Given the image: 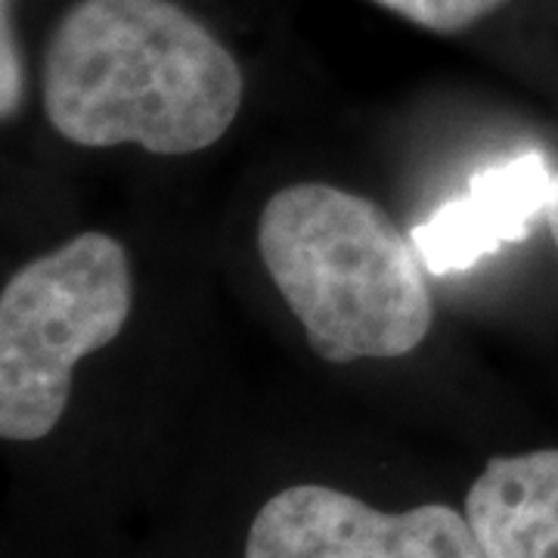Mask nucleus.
Here are the masks:
<instances>
[{
    "label": "nucleus",
    "instance_id": "f257e3e1",
    "mask_svg": "<svg viewBox=\"0 0 558 558\" xmlns=\"http://www.w3.org/2000/svg\"><path fill=\"white\" fill-rule=\"evenodd\" d=\"M40 100L75 146L190 156L233 128L242 69L174 0H78L50 35Z\"/></svg>",
    "mask_w": 558,
    "mask_h": 558
},
{
    "label": "nucleus",
    "instance_id": "f03ea898",
    "mask_svg": "<svg viewBox=\"0 0 558 558\" xmlns=\"http://www.w3.org/2000/svg\"><path fill=\"white\" fill-rule=\"evenodd\" d=\"M260 264L326 363L413 354L435 323L425 264L376 202L292 183L258 218Z\"/></svg>",
    "mask_w": 558,
    "mask_h": 558
},
{
    "label": "nucleus",
    "instance_id": "7ed1b4c3",
    "mask_svg": "<svg viewBox=\"0 0 558 558\" xmlns=\"http://www.w3.org/2000/svg\"><path fill=\"white\" fill-rule=\"evenodd\" d=\"M134 307L119 240L84 230L7 279L0 295V435L47 438L69 407L78 360L119 339Z\"/></svg>",
    "mask_w": 558,
    "mask_h": 558
},
{
    "label": "nucleus",
    "instance_id": "20e7f679",
    "mask_svg": "<svg viewBox=\"0 0 558 558\" xmlns=\"http://www.w3.org/2000/svg\"><path fill=\"white\" fill-rule=\"evenodd\" d=\"M245 558H484L475 531L453 506L425 502L381 512L323 484L270 497L252 521Z\"/></svg>",
    "mask_w": 558,
    "mask_h": 558
},
{
    "label": "nucleus",
    "instance_id": "39448f33",
    "mask_svg": "<svg viewBox=\"0 0 558 558\" xmlns=\"http://www.w3.org/2000/svg\"><path fill=\"white\" fill-rule=\"evenodd\" d=\"M553 178L556 171H549V161L539 153L478 171L462 196L444 202L413 227L410 240L425 270L435 277L462 274L506 245L527 240L534 220L546 218Z\"/></svg>",
    "mask_w": 558,
    "mask_h": 558
},
{
    "label": "nucleus",
    "instance_id": "423d86ee",
    "mask_svg": "<svg viewBox=\"0 0 558 558\" xmlns=\"http://www.w3.org/2000/svg\"><path fill=\"white\" fill-rule=\"evenodd\" d=\"M465 519L484 558H558V450L490 459Z\"/></svg>",
    "mask_w": 558,
    "mask_h": 558
},
{
    "label": "nucleus",
    "instance_id": "0eeeda50",
    "mask_svg": "<svg viewBox=\"0 0 558 558\" xmlns=\"http://www.w3.org/2000/svg\"><path fill=\"white\" fill-rule=\"evenodd\" d=\"M385 10L410 20L418 28L438 32V35H457L472 28L484 16L497 13L509 0H373Z\"/></svg>",
    "mask_w": 558,
    "mask_h": 558
},
{
    "label": "nucleus",
    "instance_id": "6e6552de",
    "mask_svg": "<svg viewBox=\"0 0 558 558\" xmlns=\"http://www.w3.org/2000/svg\"><path fill=\"white\" fill-rule=\"evenodd\" d=\"M0 28H3V47H0V116L10 121L22 106V90H25V72H22V57L13 40L10 28V0H0Z\"/></svg>",
    "mask_w": 558,
    "mask_h": 558
},
{
    "label": "nucleus",
    "instance_id": "1a4fd4ad",
    "mask_svg": "<svg viewBox=\"0 0 558 558\" xmlns=\"http://www.w3.org/2000/svg\"><path fill=\"white\" fill-rule=\"evenodd\" d=\"M546 227H549V233H553V242H556V248H558V171H556V178H553V193H549V205H546Z\"/></svg>",
    "mask_w": 558,
    "mask_h": 558
}]
</instances>
